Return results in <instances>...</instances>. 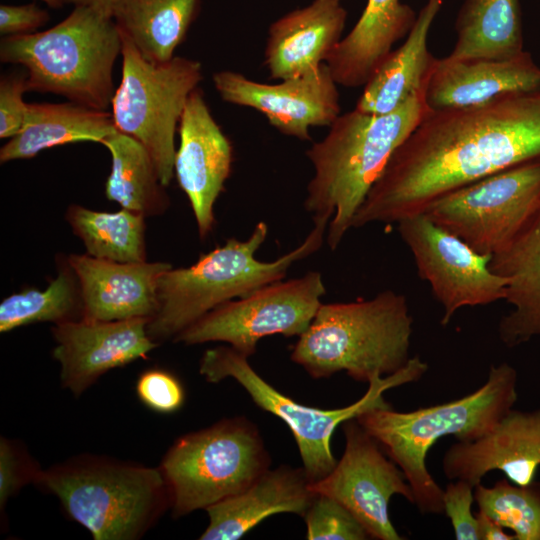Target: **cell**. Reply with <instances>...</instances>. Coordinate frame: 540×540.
Wrapping results in <instances>:
<instances>
[{
	"instance_id": "cell-13",
	"label": "cell",
	"mask_w": 540,
	"mask_h": 540,
	"mask_svg": "<svg viewBox=\"0 0 540 540\" xmlns=\"http://www.w3.org/2000/svg\"><path fill=\"white\" fill-rule=\"evenodd\" d=\"M397 224L420 278L443 307L441 325H448L461 308L505 300L508 280L490 268L491 255L476 252L425 213Z\"/></svg>"
},
{
	"instance_id": "cell-35",
	"label": "cell",
	"mask_w": 540,
	"mask_h": 540,
	"mask_svg": "<svg viewBox=\"0 0 540 540\" xmlns=\"http://www.w3.org/2000/svg\"><path fill=\"white\" fill-rule=\"evenodd\" d=\"M136 394L149 409L170 414L179 410L185 400L180 380L171 372L152 368L142 372L136 381Z\"/></svg>"
},
{
	"instance_id": "cell-37",
	"label": "cell",
	"mask_w": 540,
	"mask_h": 540,
	"mask_svg": "<svg viewBox=\"0 0 540 540\" xmlns=\"http://www.w3.org/2000/svg\"><path fill=\"white\" fill-rule=\"evenodd\" d=\"M28 91L27 74L3 75L0 80V138L15 136L22 128L28 103L23 95Z\"/></svg>"
},
{
	"instance_id": "cell-16",
	"label": "cell",
	"mask_w": 540,
	"mask_h": 540,
	"mask_svg": "<svg viewBox=\"0 0 540 540\" xmlns=\"http://www.w3.org/2000/svg\"><path fill=\"white\" fill-rule=\"evenodd\" d=\"M149 320L81 318L55 324L52 355L60 365L62 386L78 397L106 372L146 359L158 345L148 334Z\"/></svg>"
},
{
	"instance_id": "cell-17",
	"label": "cell",
	"mask_w": 540,
	"mask_h": 540,
	"mask_svg": "<svg viewBox=\"0 0 540 540\" xmlns=\"http://www.w3.org/2000/svg\"><path fill=\"white\" fill-rule=\"evenodd\" d=\"M179 135L174 174L190 202L199 237L206 239L216 223L215 202L231 173L233 148L199 88L187 100Z\"/></svg>"
},
{
	"instance_id": "cell-24",
	"label": "cell",
	"mask_w": 540,
	"mask_h": 540,
	"mask_svg": "<svg viewBox=\"0 0 540 540\" xmlns=\"http://www.w3.org/2000/svg\"><path fill=\"white\" fill-rule=\"evenodd\" d=\"M490 268L508 280L509 313L498 324L507 347L540 336V202L512 242L492 256Z\"/></svg>"
},
{
	"instance_id": "cell-33",
	"label": "cell",
	"mask_w": 540,
	"mask_h": 540,
	"mask_svg": "<svg viewBox=\"0 0 540 540\" xmlns=\"http://www.w3.org/2000/svg\"><path fill=\"white\" fill-rule=\"evenodd\" d=\"M309 540H365L369 535L342 504L326 495L317 494L304 514Z\"/></svg>"
},
{
	"instance_id": "cell-5",
	"label": "cell",
	"mask_w": 540,
	"mask_h": 540,
	"mask_svg": "<svg viewBox=\"0 0 540 540\" xmlns=\"http://www.w3.org/2000/svg\"><path fill=\"white\" fill-rule=\"evenodd\" d=\"M412 332L407 299L392 290L371 299L322 303L293 347L291 360L315 379L345 371L369 383L408 363Z\"/></svg>"
},
{
	"instance_id": "cell-36",
	"label": "cell",
	"mask_w": 540,
	"mask_h": 540,
	"mask_svg": "<svg viewBox=\"0 0 540 540\" xmlns=\"http://www.w3.org/2000/svg\"><path fill=\"white\" fill-rule=\"evenodd\" d=\"M474 487L464 480L450 482L444 489V512L457 540H480L478 521L472 513Z\"/></svg>"
},
{
	"instance_id": "cell-26",
	"label": "cell",
	"mask_w": 540,
	"mask_h": 540,
	"mask_svg": "<svg viewBox=\"0 0 540 540\" xmlns=\"http://www.w3.org/2000/svg\"><path fill=\"white\" fill-rule=\"evenodd\" d=\"M115 129L112 113L74 102L31 103L21 130L0 149V162L30 159L76 142L101 141Z\"/></svg>"
},
{
	"instance_id": "cell-41",
	"label": "cell",
	"mask_w": 540,
	"mask_h": 540,
	"mask_svg": "<svg viewBox=\"0 0 540 540\" xmlns=\"http://www.w3.org/2000/svg\"><path fill=\"white\" fill-rule=\"evenodd\" d=\"M39 1L44 2L49 7H52V8H59V7L63 6L61 0H39Z\"/></svg>"
},
{
	"instance_id": "cell-40",
	"label": "cell",
	"mask_w": 540,
	"mask_h": 540,
	"mask_svg": "<svg viewBox=\"0 0 540 540\" xmlns=\"http://www.w3.org/2000/svg\"><path fill=\"white\" fill-rule=\"evenodd\" d=\"M115 0H61L62 4H71L75 6H101L111 10Z\"/></svg>"
},
{
	"instance_id": "cell-21",
	"label": "cell",
	"mask_w": 540,
	"mask_h": 540,
	"mask_svg": "<svg viewBox=\"0 0 540 540\" xmlns=\"http://www.w3.org/2000/svg\"><path fill=\"white\" fill-rule=\"evenodd\" d=\"M346 20L342 0H312L272 22L264 51L270 78L283 80L319 69L343 38Z\"/></svg>"
},
{
	"instance_id": "cell-25",
	"label": "cell",
	"mask_w": 540,
	"mask_h": 540,
	"mask_svg": "<svg viewBox=\"0 0 540 540\" xmlns=\"http://www.w3.org/2000/svg\"><path fill=\"white\" fill-rule=\"evenodd\" d=\"M445 0H426L405 42L392 50L364 85L355 109L384 114L395 110L411 95L425 92L436 58L427 47L431 26Z\"/></svg>"
},
{
	"instance_id": "cell-6",
	"label": "cell",
	"mask_w": 540,
	"mask_h": 540,
	"mask_svg": "<svg viewBox=\"0 0 540 540\" xmlns=\"http://www.w3.org/2000/svg\"><path fill=\"white\" fill-rule=\"evenodd\" d=\"M327 226L324 221H315L298 247L266 262L255 257L268 234L266 223L261 221L246 240L227 239L191 266L166 270L158 280V307L147 325L149 336L156 343L173 340L223 303L282 280L295 262L320 249Z\"/></svg>"
},
{
	"instance_id": "cell-4",
	"label": "cell",
	"mask_w": 540,
	"mask_h": 540,
	"mask_svg": "<svg viewBox=\"0 0 540 540\" xmlns=\"http://www.w3.org/2000/svg\"><path fill=\"white\" fill-rule=\"evenodd\" d=\"M121 51L111 10L101 6H75L48 30L0 41L1 62L26 68L28 91L56 94L98 110L111 106L113 68Z\"/></svg>"
},
{
	"instance_id": "cell-11",
	"label": "cell",
	"mask_w": 540,
	"mask_h": 540,
	"mask_svg": "<svg viewBox=\"0 0 540 540\" xmlns=\"http://www.w3.org/2000/svg\"><path fill=\"white\" fill-rule=\"evenodd\" d=\"M540 202V158L449 191L424 212L480 254L495 255L515 238Z\"/></svg>"
},
{
	"instance_id": "cell-34",
	"label": "cell",
	"mask_w": 540,
	"mask_h": 540,
	"mask_svg": "<svg viewBox=\"0 0 540 540\" xmlns=\"http://www.w3.org/2000/svg\"><path fill=\"white\" fill-rule=\"evenodd\" d=\"M42 469L18 441L0 439V512L25 485L35 484Z\"/></svg>"
},
{
	"instance_id": "cell-20",
	"label": "cell",
	"mask_w": 540,
	"mask_h": 540,
	"mask_svg": "<svg viewBox=\"0 0 540 540\" xmlns=\"http://www.w3.org/2000/svg\"><path fill=\"white\" fill-rule=\"evenodd\" d=\"M537 88H540V67L527 51L508 59L446 56L435 60L425 89V102L433 111L460 109Z\"/></svg>"
},
{
	"instance_id": "cell-38",
	"label": "cell",
	"mask_w": 540,
	"mask_h": 540,
	"mask_svg": "<svg viewBox=\"0 0 540 540\" xmlns=\"http://www.w3.org/2000/svg\"><path fill=\"white\" fill-rule=\"evenodd\" d=\"M49 14L35 3L25 5H0V33L3 36L36 32L46 24Z\"/></svg>"
},
{
	"instance_id": "cell-10",
	"label": "cell",
	"mask_w": 540,
	"mask_h": 540,
	"mask_svg": "<svg viewBox=\"0 0 540 540\" xmlns=\"http://www.w3.org/2000/svg\"><path fill=\"white\" fill-rule=\"evenodd\" d=\"M121 38L122 76L111 103L114 126L147 149L161 183L168 186L174 176L177 124L203 78L202 65L179 56L153 63L126 36Z\"/></svg>"
},
{
	"instance_id": "cell-14",
	"label": "cell",
	"mask_w": 540,
	"mask_h": 540,
	"mask_svg": "<svg viewBox=\"0 0 540 540\" xmlns=\"http://www.w3.org/2000/svg\"><path fill=\"white\" fill-rule=\"evenodd\" d=\"M345 450L333 470L311 489L346 507L370 538L404 539L389 516V502L399 494L413 504V491L402 470L382 452L379 443L356 418L343 423Z\"/></svg>"
},
{
	"instance_id": "cell-7",
	"label": "cell",
	"mask_w": 540,
	"mask_h": 540,
	"mask_svg": "<svg viewBox=\"0 0 540 540\" xmlns=\"http://www.w3.org/2000/svg\"><path fill=\"white\" fill-rule=\"evenodd\" d=\"M57 497L94 540H137L170 508L158 467L79 455L42 470L34 484Z\"/></svg>"
},
{
	"instance_id": "cell-1",
	"label": "cell",
	"mask_w": 540,
	"mask_h": 540,
	"mask_svg": "<svg viewBox=\"0 0 540 540\" xmlns=\"http://www.w3.org/2000/svg\"><path fill=\"white\" fill-rule=\"evenodd\" d=\"M538 158L540 88L429 109L369 190L352 228L398 223L449 191Z\"/></svg>"
},
{
	"instance_id": "cell-19",
	"label": "cell",
	"mask_w": 540,
	"mask_h": 540,
	"mask_svg": "<svg viewBox=\"0 0 540 540\" xmlns=\"http://www.w3.org/2000/svg\"><path fill=\"white\" fill-rule=\"evenodd\" d=\"M80 287L83 318L101 321L152 318L166 262L119 263L71 254L66 258Z\"/></svg>"
},
{
	"instance_id": "cell-22",
	"label": "cell",
	"mask_w": 540,
	"mask_h": 540,
	"mask_svg": "<svg viewBox=\"0 0 540 540\" xmlns=\"http://www.w3.org/2000/svg\"><path fill=\"white\" fill-rule=\"evenodd\" d=\"M303 467L265 471L244 491L208 508L209 524L201 540H238L266 518L279 513L304 516L317 493Z\"/></svg>"
},
{
	"instance_id": "cell-18",
	"label": "cell",
	"mask_w": 540,
	"mask_h": 540,
	"mask_svg": "<svg viewBox=\"0 0 540 540\" xmlns=\"http://www.w3.org/2000/svg\"><path fill=\"white\" fill-rule=\"evenodd\" d=\"M539 467L540 408L511 409L486 435L451 445L442 461L449 480H464L473 487L494 470L514 484L527 485L535 480Z\"/></svg>"
},
{
	"instance_id": "cell-27",
	"label": "cell",
	"mask_w": 540,
	"mask_h": 540,
	"mask_svg": "<svg viewBox=\"0 0 540 540\" xmlns=\"http://www.w3.org/2000/svg\"><path fill=\"white\" fill-rule=\"evenodd\" d=\"M201 0H115L111 14L126 36L153 63L174 57L196 18Z\"/></svg>"
},
{
	"instance_id": "cell-39",
	"label": "cell",
	"mask_w": 540,
	"mask_h": 540,
	"mask_svg": "<svg viewBox=\"0 0 540 540\" xmlns=\"http://www.w3.org/2000/svg\"><path fill=\"white\" fill-rule=\"evenodd\" d=\"M480 540H515L514 535L507 533L497 521L482 510L476 512Z\"/></svg>"
},
{
	"instance_id": "cell-29",
	"label": "cell",
	"mask_w": 540,
	"mask_h": 540,
	"mask_svg": "<svg viewBox=\"0 0 540 540\" xmlns=\"http://www.w3.org/2000/svg\"><path fill=\"white\" fill-rule=\"evenodd\" d=\"M101 144L112 157L105 185L107 199L145 217L164 213L170 204L169 197L147 149L116 128Z\"/></svg>"
},
{
	"instance_id": "cell-28",
	"label": "cell",
	"mask_w": 540,
	"mask_h": 540,
	"mask_svg": "<svg viewBox=\"0 0 540 540\" xmlns=\"http://www.w3.org/2000/svg\"><path fill=\"white\" fill-rule=\"evenodd\" d=\"M454 28L451 59H508L524 51L520 0H464Z\"/></svg>"
},
{
	"instance_id": "cell-15",
	"label": "cell",
	"mask_w": 540,
	"mask_h": 540,
	"mask_svg": "<svg viewBox=\"0 0 540 540\" xmlns=\"http://www.w3.org/2000/svg\"><path fill=\"white\" fill-rule=\"evenodd\" d=\"M212 80L223 101L257 110L280 133L301 141L311 140L312 127H330L341 112L338 84L326 63L277 84L229 70L214 73Z\"/></svg>"
},
{
	"instance_id": "cell-9",
	"label": "cell",
	"mask_w": 540,
	"mask_h": 540,
	"mask_svg": "<svg viewBox=\"0 0 540 540\" xmlns=\"http://www.w3.org/2000/svg\"><path fill=\"white\" fill-rule=\"evenodd\" d=\"M427 370L428 364L419 356L411 357L399 371L372 378L368 390L356 402L325 410L305 406L282 394L251 367L248 357L230 346L206 350L199 363V372L207 382L235 379L260 409L285 422L294 436L303 468L311 482L321 480L335 467L337 460L331 450V437L340 424L370 409L390 407L383 397L384 392L418 381Z\"/></svg>"
},
{
	"instance_id": "cell-31",
	"label": "cell",
	"mask_w": 540,
	"mask_h": 540,
	"mask_svg": "<svg viewBox=\"0 0 540 540\" xmlns=\"http://www.w3.org/2000/svg\"><path fill=\"white\" fill-rule=\"evenodd\" d=\"M83 318L78 280L67 263L61 262L57 276L44 290L27 288L0 303V332L6 333L38 322L55 324Z\"/></svg>"
},
{
	"instance_id": "cell-32",
	"label": "cell",
	"mask_w": 540,
	"mask_h": 540,
	"mask_svg": "<svg viewBox=\"0 0 540 540\" xmlns=\"http://www.w3.org/2000/svg\"><path fill=\"white\" fill-rule=\"evenodd\" d=\"M474 500L502 527L512 530L515 540H540V481L517 485L507 478L492 487H474Z\"/></svg>"
},
{
	"instance_id": "cell-8",
	"label": "cell",
	"mask_w": 540,
	"mask_h": 540,
	"mask_svg": "<svg viewBox=\"0 0 540 540\" xmlns=\"http://www.w3.org/2000/svg\"><path fill=\"white\" fill-rule=\"evenodd\" d=\"M269 466L258 428L245 417H232L180 436L159 468L172 516L179 518L244 491Z\"/></svg>"
},
{
	"instance_id": "cell-23",
	"label": "cell",
	"mask_w": 540,
	"mask_h": 540,
	"mask_svg": "<svg viewBox=\"0 0 540 540\" xmlns=\"http://www.w3.org/2000/svg\"><path fill=\"white\" fill-rule=\"evenodd\" d=\"M417 13L401 0H367L351 29L326 61L338 85L364 86L413 27Z\"/></svg>"
},
{
	"instance_id": "cell-30",
	"label": "cell",
	"mask_w": 540,
	"mask_h": 540,
	"mask_svg": "<svg viewBox=\"0 0 540 540\" xmlns=\"http://www.w3.org/2000/svg\"><path fill=\"white\" fill-rule=\"evenodd\" d=\"M66 219L86 254L119 263L147 261L144 215L124 208L104 212L70 205Z\"/></svg>"
},
{
	"instance_id": "cell-3",
	"label": "cell",
	"mask_w": 540,
	"mask_h": 540,
	"mask_svg": "<svg viewBox=\"0 0 540 540\" xmlns=\"http://www.w3.org/2000/svg\"><path fill=\"white\" fill-rule=\"evenodd\" d=\"M517 372L506 362L491 366L474 392L443 404L399 412L373 408L356 417L404 473L422 514L444 513V489L426 466L428 451L441 438L474 441L489 433L517 401Z\"/></svg>"
},
{
	"instance_id": "cell-2",
	"label": "cell",
	"mask_w": 540,
	"mask_h": 540,
	"mask_svg": "<svg viewBox=\"0 0 540 540\" xmlns=\"http://www.w3.org/2000/svg\"><path fill=\"white\" fill-rule=\"evenodd\" d=\"M428 110L425 92L411 95L384 114L354 109L340 114L327 135L306 151L313 176L304 207L313 222L328 223L326 241L331 250L352 228L369 190Z\"/></svg>"
},
{
	"instance_id": "cell-12",
	"label": "cell",
	"mask_w": 540,
	"mask_h": 540,
	"mask_svg": "<svg viewBox=\"0 0 540 540\" xmlns=\"http://www.w3.org/2000/svg\"><path fill=\"white\" fill-rule=\"evenodd\" d=\"M325 293L322 276L317 271L282 279L223 303L180 332L173 341L185 345L223 342L249 358L264 337L302 335Z\"/></svg>"
}]
</instances>
